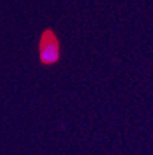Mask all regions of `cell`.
Returning <instances> with one entry per match:
<instances>
[{"label":"cell","instance_id":"obj_1","mask_svg":"<svg viewBox=\"0 0 153 155\" xmlns=\"http://www.w3.org/2000/svg\"><path fill=\"white\" fill-rule=\"evenodd\" d=\"M39 55L40 60L44 64H55L59 60V46L55 36L51 32H46L40 42V48H39Z\"/></svg>","mask_w":153,"mask_h":155}]
</instances>
